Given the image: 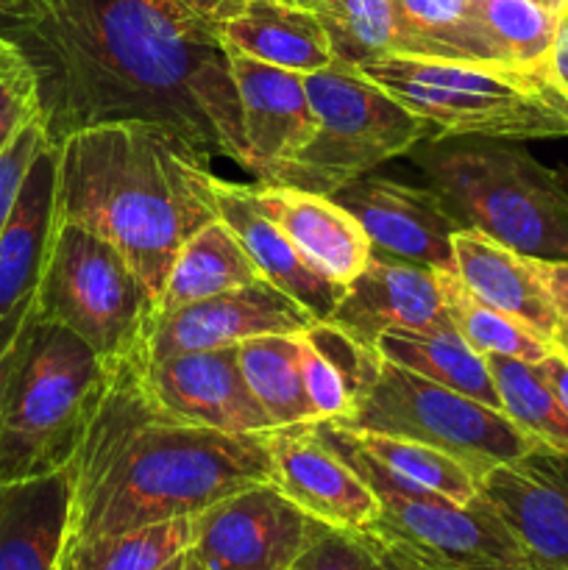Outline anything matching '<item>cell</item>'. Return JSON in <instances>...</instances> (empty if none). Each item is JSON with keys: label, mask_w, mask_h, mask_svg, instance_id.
Segmentation results:
<instances>
[{"label": "cell", "mask_w": 568, "mask_h": 570, "mask_svg": "<svg viewBox=\"0 0 568 570\" xmlns=\"http://www.w3.org/2000/svg\"><path fill=\"white\" fill-rule=\"evenodd\" d=\"M315 429L376 493L379 518L362 534H373L432 570H538L479 493L471 504H457L443 495L399 488L356 445L349 429L326 421Z\"/></svg>", "instance_id": "ba28073f"}, {"label": "cell", "mask_w": 568, "mask_h": 570, "mask_svg": "<svg viewBox=\"0 0 568 570\" xmlns=\"http://www.w3.org/2000/svg\"><path fill=\"white\" fill-rule=\"evenodd\" d=\"M376 351L382 360L393 362V365L407 367V371L418 373L429 382L443 384L454 393L501 410L499 390H496L493 376H490L488 362L457 334V328L390 332L379 337Z\"/></svg>", "instance_id": "484cf974"}, {"label": "cell", "mask_w": 568, "mask_h": 570, "mask_svg": "<svg viewBox=\"0 0 568 570\" xmlns=\"http://www.w3.org/2000/svg\"><path fill=\"white\" fill-rule=\"evenodd\" d=\"M306 332L295 334V340H298L301 384H304L312 415H315V423H345L356 404L354 387L345 373L334 365L332 356L323 354Z\"/></svg>", "instance_id": "e575fe53"}, {"label": "cell", "mask_w": 568, "mask_h": 570, "mask_svg": "<svg viewBox=\"0 0 568 570\" xmlns=\"http://www.w3.org/2000/svg\"><path fill=\"white\" fill-rule=\"evenodd\" d=\"M262 215L276 223L284 237L321 276L349 287L371 259V239L360 223L329 195L273 184H245Z\"/></svg>", "instance_id": "d6986e66"}, {"label": "cell", "mask_w": 568, "mask_h": 570, "mask_svg": "<svg viewBox=\"0 0 568 570\" xmlns=\"http://www.w3.org/2000/svg\"><path fill=\"white\" fill-rule=\"evenodd\" d=\"M137 373L148 399L176 421L226 434H267L276 429L245 384L237 345L187 351L150 365L137 362Z\"/></svg>", "instance_id": "5bb4252c"}, {"label": "cell", "mask_w": 568, "mask_h": 570, "mask_svg": "<svg viewBox=\"0 0 568 570\" xmlns=\"http://www.w3.org/2000/svg\"><path fill=\"white\" fill-rule=\"evenodd\" d=\"M329 198L360 223L373 254L454 273L451 237L462 226L429 187L365 173Z\"/></svg>", "instance_id": "4fadbf2b"}, {"label": "cell", "mask_w": 568, "mask_h": 570, "mask_svg": "<svg viewBox=\"0 0 568 570\" xmlns=\"http://www.w3.org/2000/svg\"><path fill=\"white\" fill-rule=\"evenodd\" d=\"M70 495V468L0 484V570L61 568Z\"/></svg>", "instance_id": "cb8c5ba5"}, {"label": "cell", "mask_w": 568, "mask_h": 570, "mask_svg": "<svg viewBox=\"0 0 568 570\" xmlns=\"http://www.w3.org/2000/svg\"><path fill=\"white\" fill-rule=\"evenodd\" d=\"M265 438L271 451V484L306 518L351 534L373 527L379 518L376 493L317 434L315 423L271 429Z\"/></svg>", "instance_id": "9a60e30c"}, {"label": "cell", "mask_w": 568, "mask_h": 570, "mask_svg": "<svg viewBox=\"0 0 568 570\" xmlns=\"http://www.w3.org/2000/svg\"><path fill=\"white\" fill-rule=\"evenodd\" d=\"M56 148V220L115 245L159 304L182 245L217 220L212 161L150 122L84 128Z\"/></svg>", "instance_id": "3957f363"}, {"label": "cell", "mask_w": 568, "mask_h": 570, "mask_svg": "<svg viewBox=\"0 0 568 570\" xmlns=\"http://www.w3.org/2000/svg\"><path fill=\"white\" fill-rule=\"evenodd\" d=\"M290 570H376V562L360 534L315 523L310 543Z\"/></svg>", "instance_id": "8d00e7d4"}, {"label": "cell", "mask_w": 568, "mask_h": 570, "mask_svg": "<svg viewBox=\"0 0 568 570\" xmlns=\"http://www.w3.org/2000/svg\"><path fill=\"white\" fill-rule=\"evenodd\" d=\"M326 323L365 348H376L379 337L390 332L454 328L445 312L440 271L388 259L373 250L365 271L345 287Z\"/></svg>", "instance_id": "e0dca14e"}, {"label": "cell", "mask_w": 568, "mask_h": 570, "mask_svg": "<svg viewBox=\"0 0 568 570\" xmlns=\"http://www.w3.org/2000/svg\"><path fill=\"white\" fill-rule=\"evenodd\" d=\"M549 72L557 83L568 92V17L562 20L560 33H557V42H555V53H551L549 61Z\"/></svg>", "instance_id": "ee69618b"}, {"label": "cell", "mask_w": 568, "mask_h": 570, "mask_svg": "<svg viewBox=\"0 0 568 570\" xmlns=\"http://www.w3.org/2000/svg\"><path fill=\"white\" fill-rule=\"evenodd\" d=\"M0 33L37 76L53 145L106 122H150L251 173L228 48L184 0H56L45 20Z\"/></svg>", "instance_id": "6da1fadb"}, {"label": "cell", "mask_w": 568, "mask_h": 570, "mask_svg": "<svg viewBox=\"0 0 568 570\" xmlns=\"http://www.w3.org/2000/svg\"><path fill=\"white\" fill-rule=\"evenodd\" d=\"M477 493L501 518L538 570H568V454L529 451L477 479Z\"/></svg>", "instance_id": "2e32d148"}, {"label": "cell", "mask_w": 568, "mask_h": 570, "mask_svg": "<svg viewBox=\"0 0 568 570\" xmlns=\"http://www.w3.org/2000/svg\"><path fill=\"white\" fill-rule=\"evenodd\" d=\"M223 3H226V0H223ZM284 3H293V6H301V9H310L312 11V9H315L317 0H284Z\"/></svg>", "instance_id": "f907efd6"}, {"label": "cell", "mask_w": 568, "mask_h": 570, "mask_svg": "<svg viewBox=\"0 0 568 570\" xmlns=\"http://www.w3.org/2000/svg\"><path fill=\"white\" fill-rule=\"evenodd\" d=\"M440 287H443L445 312H449L451 326L457 328V334H460L477 354H499L510 356V360L529 362V365H538V362H543L546 356L555 351V345L546 343L543 337L529 332V328L521 326L518 321L490 309V306L479 304V301L468 293L466 284L457 278V273L440 271Z\"/></svg>", "instance_id": "4dcf8cb0"}, {"label": "cell", "mask_w": 568, "mask_h": 570, "mask_svg": "<svg viewBox=\"0 0 568 570\" xmlns=\"http://www.w3.org/2000/svg\"><path fill=\"white\" fill-rule=\"evenodd\" d=\"M31 309H33V298H28L26 304L17 306L14 312L0 317V406H3V390H6V379H9V371H11V360H14L17 337H20V328L22 323H26V317L31 315Z\"/></svg>", "instance_id": "f35d334b"}, {"label": "cell", "mask_w": 568, "mask_h": 570, "mask_svg": "<svg viewBox=\"0 0 568 570\" xmlns=\"http://www.w3.org/2000/svg\"><path fill=\"white\" fill-rule=\"evenodd\" d=\"M349 432L356 440V445L399 488L443 495V499L457 501V504H471L477 499V479L454 456L443 454L432 445L415 443V440L390 438V434L376 432H354V429H349Z\"/></svg>", "instance_id": "f1b7e54d"}, {"label": "cell", "mask_w": 568, "mask_h": 570, "mask_svg": "<svg viewBox=\"0 0 568 570\" xmlns=\"http://www.w3.org/2000/svg\"><path fill=\"white\" fill-rule=\"evenodd\" d=\"M360 538L365 540L368 551H371L373 562H376V570H432L421 566V562H415L412 557L401 554V551L393 549V546L382 543V540L373 538V534H360Z\"/></svg>", "instance_id": "7bdbcfd3"}, {"label": "cell", "mask_w": 568, "mask_h": 570, "mask_svg": "<svg viewBox=\"0 0 568 570\" xmlns=\"http://www.w3.org/2000/svg\"><path fill=\"white\" fill-rule=\"evenodd\" d=\"M11 48H14V42H11L9 37H3V33H0V59H3V56L9 53Z\"/></svg>", "instance_id": "816d5d0a"}, {"label": "cell", "mask_w": 568, "mask_h": 570, "mask_svg": "<svg viewBox=\"0 0 568 570\" xmlns=\"http://www.w3.org/2000/svg\"><path fill=\"white\" fill-rule=\"evenodd\" d=\"M42 117L37 76L20 48H11L0 59V154L17 139V134Z\"/></svg>", "instance_id": "d590c367"}, {"label": "cell", "mask_w": 568, "mask_h": 570, "mask_svg": "<svg viewBox=\"0 0 568 570\" xmlns=\"http://www.w3.org/2000/svg\"><path fill=\"white\" fill-rule=\"evenodd\" d=\"M184 3L193 6L195 11H200V14H206L212 20V17H215V11L221 9L223 0H184Z\"/></svg>", "instance_id": "7dc6e473"}, {"label": "cell", "mask_w": 568, "mask_h": 570, "mask_svg": "<svg viewBox=\"0 0 568 570\" xmlns=\"http://www.w3.org/2000/svg\"><path fill=\"white\" fill-rule=\"evenodd\" d=\"M106 382L109 365L70 328L39 317L33 304L0 406V484L70 465Z\"/></svg>", "instance_id": "5b68a950"}, {"label": "cell", "mask_w": 568, "mask_h": 570, "mask_svg": "<svg viewBox=\"0 0 568 570\" xmlns=\"http://www.w3.org/2000/svg\"><path fill=\"white\" fill-rule=\"evenodd\" d=\"M304 83L317 117L315 137L259 184L334 195L423 139H434L427 120L368 81L356 67L334 61L304 76Z\"/></svg>", "instance_id": "52a82bcc"}, {"label": "cell", "mask_w": 568, "mask_h": 570, "mask_svg": "<svg viewBox=\"0 0 568 570\" xmlns=\"http://www.w3.org/2000/svg\"><path fill=\"white\" fill-rule=\"evenodd\" d=\"M189 554V551H187ZM187 554H182V557H176V560L170 562V566H165L161 570H184V566H187Z\"/></svg>", "instance_id": "681fc988"}, {"label": "cell", "mask_w": 568, "mask_h": 570, "mask_svg": "<svg viewBox=\"0 0 568 570\" xmlns=\"http://www.w3.org/2000/svg\"><path fill=\"white\" fill-rule=\"evenodd\" d=\"M184 570H206L204 568V562L198 560V557H195V551L189 549V554H187V566H184Z\"/></svg>", "instance_id": "c3c4849f"}, {"label": "cell", "mask_w": 568, "mask_h": 570, "mask_svg": "<svg viewBox=\"0 0 568 570\" xmlns=\"http://www.w3.org/2000/svg\"><path fill=\"white\" fill-rule=\"evenodd\" d=\"M228 59L251 173L256 181H265L276 167L298 156L301 148L315 137V109L301 72L282 70L234 50H228Z\"/></svg>", "instance_id": "ac0fdd59"}, {"label": "cell", "mask_w": 568, "mask_h": 570, "mask_svg": "<svg viewBox=\"0 0 568 570\" xmlns=\"http://www.w3.org/2000/svg\"><path fill=\"white\" fill-rule=\"evenodd\" d=\"M538 371L543 376V382L549 384V390L555 393L557 404L562 406V412L568 415V360L557 351H551L543 362H538Z\"/></svg>", "instance_id": "b9f144b4"}, {"label": "cell", "mask_w": 568, "mask_h": 570, "mask_svg": "<svg viewBox=\"0 0 568 570\" xmlns=\"http://www.w3.org/2000/svg\"><path fill=\"white\" fill-rule=\"evenodd\" d=\"M33 304L39 317L70 328L109 367L139 360L156 309L120 250L67 220H56Z\"/></svg>", "instance_id": "9c48e42d"}, {"label": "cell", "mask_w": 568, "mask_h": 570, "mask_svg": "<svg viewBox=\"0 0 568 570\" xmlns=\"http://www.w3.org/2000/svg\"><path fill=\"white\" fill-rule=\"evenodd\" d=\"M326 31L334 61L349 67L401 56L393 0H317L312 9Z\"/></svg>", "instance_id": "f546056e"}, {"label": "cell", "mask_w": 568, "mask_h": 570, "mask_svg": "<svg viewBox=\"0 0 568 570\" xmlns=\"http://www.w3.org/2000/svg\"><path fill=\"white\" fill-rule=\"evenodd\" d=\"M560 173H562V178H566V184H568V167H560Z\"/></svg>", "instance_id": "f5cc1de1"}, {"label": "cell", "mask_w": 568, "mask_h": 570, "mask_svg": "<svg viewBox=\"0 0 568 570\" xmlns=\"http://www.w3.org/2000/svg\"><path fill=\"white\" fill-rule=\"evenodd\" d=\"M462 228L543 262H568V184L510 139L443 137L407 150Z\"/></svg>", "instance_id": "277c9868"}, {"label": "cell", "mask_w": 568, "mask_h": 570, "mask_svg": "<svg viewBox=\"0 0 568 570\" xmlns=\"http://www.w3.org/2000/svg\"><path fill=\"white\" fill-rule=\"evenodd\" d=\"M239 371L273 426L315 423L298 371L295 334H262L237 343Z\"/></svg>", "instance_id": "83f0119b"}, {"label": "cell", "mask_w": 568, "mask_h": 570, "mask_svg": "<svg viewBox=\"0 0 568 570\" xmlns=\"http://www.w3.org/2000/svg\"><path fill=\"white\" fill-rule=\"evenodd\" d=\"M479 26L499 50L501 61L518 70H549L562 20L532 0H471Z\"/></svg>", "instance_id": "1f68e13d"}, {"label": "cell", "mask_w": 568, "mask_h": 570, "mask_svg": "<svg viewBox=\"0 0 568 570\" xmlns=\"http://www.w3.org/2000/svg\"><path fill=\"white\" fill-rule=\"evenodd\" d=\"M223 45L282 70L310 72L334 65L332 45L315 11L284 0H226L215 11Z\"/></svg>", "instance_id": "44dd1931"}, {"label": "cell", "mask_w": 568, "mask_h": 570, "mask_svg": "<svg viewBox=\"0 0 568 570\" xmlns=\"http://www.w3.org/2000/svg\"><path fill=\"white\" fill-rule=\"evenodd\" d=\"M67 468L70 554L150 523L195 518L251 484L271 482V451L265 434H226L161 412L139 382L137 362L128 360L109 367Z\"/></svg>", "instance_id": "7a4b0ae2"}, {"label": "cell", "mask_w": 568, "mask_h": 570, "mask_svg": "<svg viewBox=\"0 0 568 570\" xmlns=\"http://www.w3.org/2000/svg\"><path fill=\"white\" fill-rule=\"evenodd\" d=\"M45 142H48V134H45V122L39 117L31 126L22 128L14 142L0 154V234H3L6 223H9L11 209H14L22 178H26L33 156L39 154Z\"/></svg>", "instance_id": "74e56055"}, {"label": "cell", "mask_w": 568, "mask_h": 570, "mask_svg": "<svg viewBox=\"0 0 568 570\" xmlns=\"http://www.w3.org/2000/svg\"><path fill=\"white\" fill-rule=\"evenodd\" d=\"M484 362H488L490 376L499 390L505 415L546 449L568 454V415L557 404L538 365L499 354L484 356Z\"/></svg>", "instance_id": "d6a6232c"}, {"label": "cell", "mask_w": 568, "mask_h": 570, "mask_svg": "<svg viewBox=\"0 0 568 570\" xmlns=\"http://www.w3.org/2000/svg\"><path fill=\"white\" fill-rule=\"evenodd\" d=\"M535 265H538V273L540 278H543L546 289H549L551 298H555L557 312H560V317L568 321V262L535 259Z\"/></svg>", "instance_id": "60d3db41"}, {"label": "cell", "mask_w": 568, "mask_h": 570, "mask_svg": "<svg viewBox=\"0 0 568 570\" xmlns=\"http://www.w3.org/2000/svg\"><path fill=\"white\" fill-rule=\"evenodd\" d=\"M315 317L271 282L228 289L170 312H156L145 334L139 365L187 351H215L262 334H301Z\"/></svg>", "instance_id": "7c38bea8"}, {"label": "cell", "mask_w": 568, "mask_h": 570, "mask_svg": "<svg viewBox=\"0 0 568 570\" xmlns=\"http://www.w3.org/2000/svg\"><path fill=\"white\" fill-rule=\"evenodd\" d=\"M193 543L195 518H173L70 551L59 570H161Z\"/></svg>", "instance_id": "836d02e7"}, {"label": "cell", "mask_w": 568, "mask_h": 570, "mask_svg": "<svg viewBox=\"0 0 568 570\" xmlns=\"http://www.w3.org/2000/svg\"><path fill=\"white\" fill-rule=\"evenodd\" d=\"M368 81L432 126L434 139L568 137V92L549 70L482 61L388 56L356 67Z\"/></svg>", "instance_id": "8992f818"}, {"label": "cell", "mask_w": 568, "mask_h": 570, "mask_svg": "<svg viewBox=\"0 0 568 570\" xmlns=\"http://www.w3.org/2000/svg\"><path fill=\"white\" fill-rule=\"evenodd\" d=\"M215 200L217 217L232 228L251 254L254 265L259 267L262 278L284 295L304 306L317 323H326L337 304L343 301L345 287L334 284L332 278L321 276L295 245L284 237L276 223L267 220L248 198L245 184L226 181L215 176Z\"/></svg>", "instance_id": "7402d4cb"}, {"label": "cell", "mask_w": 568, "mask_h": 570, "mask_svg": "<svg viewBox=\"0 0 568 570\" xmlns=\"http://www.w3.org/2000/svg\"><path fill=\"white\" fill-rule=\"evenodd\" d=\"M312 527L276 484L259 482L195 515L193 551L206 570H290Z\"/></svg>", "instance_id": "8fae6325"}, {"label": "cell", "mask_w": 568, "mask_h": 570, "mask_svg": "<svg viewBox=\"0 0 568 570\" xmlns=\"http://www.w3.org/2000/svg\"><path fill=\"white\" fill-rule=\"evenodd\" d=\"M451 250L457 278L479 304L512 317L546 343H555L560 312L535 259L473 228H460L451 237Z\"/></svg>", "instance_id": "ffe728a7"}, {"label": "cell", "mask_w": 568, "mask_h": 570, "mask_svg": "<svg viewBox=\"0 0 568 570\" xmlns=\"http://www.w3.org/2000/svg\"><path fill=\"white\" fill-rule=\"evenodd\" d=\"M256 282H262L259 267L254 265L237 234L217 217L182 245L154 315Z\"/></svg>", "instance_id": "d4e9b609"}, {"label": "cell", "mask_w": 568, "mask_h": 570, "mask_svg": "<svg viewBox=\"0 0 568 570\" xmlns=\"http://www.w3.org/2000/svg\"><path fill=\"white\" fill-rule=\"evenodd\" d=\"M555 351L557 354H562L568 360V321L566 317H560V326H557V334H555Z\"/></svg>", "instance_id": "bcb514c9"}, {"label": "cell", "mask_w": 568, "mask_h": 570, "mask_svg": "<svg viewBox=\"0 0 568 570\" xmlns=\"http://www.w3.org/2000/svg\"><path fill=\"white\" fill-rule=\"evenodd\" d=\"M56 9V0H0V20L6 26L39 22Z\"/></svg>", "instance_id": "ab89813d"}, {"label": "cell", "mask_w": 568, "mask_h": 570, "mask_svg": "<svg viewBox=\"0 0 568 570\" xmlns=\"http://www.w3.org/2000/svg\"><path fill=\"white\" fill-rule=\"evenodd\" d=\"M401 56L501 65L499 50L473 14L471 0H393Z\"/></svg>", "instance_id": "4316f807"}, {"label": "cell", "mask_w": 568, "mask_h": 570, "mask_svg": "<svg viewBox=\"0 0 568 570\" xmlns=\"http://www.w3.org/2000/svg\"><path fill=\"white\" fill-rule=\"evenodd\" d=\"M535 6H540V9L551 11L555 17H560V20H566L568 17V0H532Z\"/></svg>", "instance_id": "f6af8a7d"}, {"label": "cell", "mask_w": 568, "mask_h": 570, "mask_svg": "<svg viewBox=\"0 0 568 570\" xmlns=\"http://www.w3.org/2000/svg\"><path fill=\"white\" fill-rule=\"evenodd\" d=\"M56 167L59 148L48 139L33 156L0 234V317L37 295L56 226Z\"/></svg>", "instance_id": "603a6c76"}, {"label": "cell", "mask_w": 568, "mask_h": 570, "mask_svg": "<svg viewBox=\"0 0 568 570\" xmlns=\"http://www.w3.org/2000/svg\"><path fill=\"white\" fill-rule=\"evenodd\" d=\"M337 426L432 445L454 456L473 479L484 476L501 462L546 449L501 410L429 382L388 360H382L376 379L349 421Z\"/></svg>", "instance_id": "30bf717a"}]
</instances>
